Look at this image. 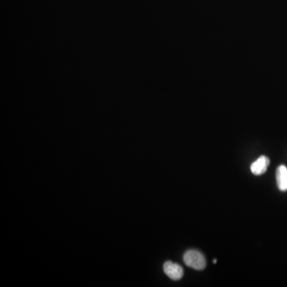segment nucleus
<instances>
[{
  "label": "nucleus",
  "instance_id": "20e7f679",
  "mask_svg": "<svg viewBox=\"0 0 287 287\" xmlns=\"http://www.w3.org/2000/svg\"><path fill=\"white\" fill-rule=\"evenodd\" d=\"M276 180L279 190L287 191V168L285 165H281L277 169Z\"/></svg>",
  "mask_w": 287,
  "mask_h": 287
},
{
  "label": "nucleus",
  "instance_id": "f03ea898",
  "mask_svg": "<svg viewBox=\"0 0 287 287\" xmlns=\"http://www.w3.org/2000/svg\"><path fill=\"white\" fill-rule=\"evenodd\" d=\"M164 271L172 280H180L184 275V270L179 264L168 261L164 264Z\"/></svg>",
  "mask_w": 287,
  "mask_h": 287
},
{
  "label": "nucleus",
  "instance_id": "39448f33",
  "mask_svg": "<svg viewBox=\"0 0 287 287\" xmlns=\"http://www.w3.org/2000/svg\"><path fill=\"white\" fill-rule=\"evenodd\" d=\"M213 263H216V260H215H215H214V261H213Z\"/></svg>",
  "mask_w": 287,
  "mask_h": 287
},
{
  "label": "nucleus",
  "instance_id": "f257e3e1",
  "mask_svg": "<svg viewBox=\"0 0 287 287\" xmlns=\"http://www.w3.org/2000/svg\"><path fill=\"white\" fill-rule=\"evenodd\" d=\"M184 261L188 267L195 270H204L206 267V259L198 250H188L184 255Z\"/></svg>",
  "mask_w": 287,
  "mask_h": 287
},
{
  "label": "nucleus",
  "instance_id": "7ed1b4c3",
  "mask_svg": "<svg viewBox=\"0 0 287 287\" xmlns=\"http://www.w3.org/2000/svg\"><path fill=\"white\" fill-rule=\"evenodd\" d=\"M269 165H270L269 158L265 156H262L256 161L253 163L251 166H250V170L254 175H263L268 170Z\"/></svg>",
  "mask_w": 287,
  "mask_h": 287
}]
</instances>
